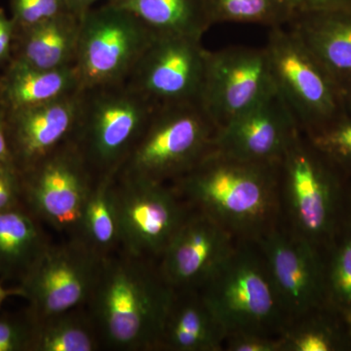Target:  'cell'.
Returning a JSON list of instances; mask_svg holds the SVG:
<instances>
[{
  "mask_svg": "<svg viewBox=\"0 0 351 351\" xmlns=\"http://www.w3.org/2000/svg\"><path fill=\"white\" fill-rule=\"evenodd\" d=\"M278 164L241 160L213 149L171 184L191 209L237 240L258 241L279 223Z\"/></svg>",
  "mask_w": 351,
  "mask_h": 351,
  "instance_id": "6da1fadb",
  "label": "cell"
},
{
  "mask_svg": "<svg viewBox=\"0 0 351 351\" xmlns=\"http://www.w3.org/2000/svg\"><path fill=\"white\" fill-rule=\"evenodd\" d=\"M174 290L157 261L119 250L104 258L86 308L101 348L157 351Z\"/></svg>",
  "mask_w": 351,
  "mask_h": 351,
  "instance_id": "7a4b0ae2",
  "label": "cell"
},
{
  "mask_svg": "<svg viewBox=\"0 0 351 351\" xmlns=\"http://www.w3.org/2000/svg\"><path fill=\"white\" fill-rule=\"evenodd\" d=\"M350 186L300 131L278 164L279 225L324 252L348 219Z\"/></svg>",
  "mask_w": 351,
  "mask_h": 351,
  "instance_id": "3957f363",
  "label": "cell"
},
{
  "mask_svg": "<svg viewBox=\"0 0 351 351\" xmlns=\"http://www.w3.org/2000/svg\"><path fill=\"white\" fill-rule=\"evenodd\" d=\"M156 108L127 83L80 90L69 141L96 180L119 172Z\"/></svg>",
  "mask_w": 351,
  "mask_h": 351,
  "instance_id": "277c9868",
  "label": "cell"
},
{
  "mask_svg": "<svg viewBox=\"0 0 351 351\" xmlns=\"http://www.w3.org/2000/svg\"><path fill=\"white\" fill-rule=\"evenodd\" d=\"M200 292L226 337L245 332L280 336L287 325L257 241L239 240Z\"/></svg>",
  "mask_w": 351,
  "mask_h": 351,
  "instance_id": "5b68a950",
  "label": "cell"
},
{
  "mask_svg": "<svg viewBox=\"0 0 351 351\" xmlns=\"http://www.w3.org/2000/svg\"><path fill=\"white\" fill-rule=\"evenodd\" d=\"M217 130L199 103L157 107L117 174L171 184L214 149Z\"/></svg>",
  "mask_w": 351,
  "mask_h": 351,
  "instance_id": "8992f818",
  "label": "cell"
},
{
  "mask_svg": "<svg viewBox=\"0 0 351 351\" xmlns=\"http://www.w3.org/2000/svg\"><path fill=\"white\" fill-rule=\"evenodd\" d=\"M265 50L277 93L304 133L317 130L343 112L339 83L295 32L272 27Z\"/></svg>",
  "mask_w": 351,
  "mask_h": 351,
  "instance_id": "52a82bcc",
  "label": "cell"
},
{
  "mask_svg": "<svg viewBox=\"0 0 351 351\" xmlns=\"http://www.w3.org/2000/svg\"><path fill=\"white\" fill-rule=\"evenodd\" d=\"M156 34L112 2L82 16L75 69L80 90L123 84Z\"/></svg>",
  "mask_w": 351,
  "mask_h": 351,
  "instance_id": "ba28073f",
  "label": "cell"
},
{
  "mask_svg": "<svg viewBox=\"0 0 351 351\" xmlns=\"http://www.w3.org/2000/svg\"><path fill=\"white\" fill-rule=\"evenodd\" d=\"M112 193L120 250L158 261L191 207L172 184L131 176L115 175Z\"/></svg>",
  "mask_w": 351,
  "mask_h": 351,
  "instance_id": "9c48e42d",
  "label": "cell"
},
{
  "mask_svg": "<svg viewBox=\"0 0 351 351\" xmlns=\"http://www.w3.org/2000/svg\"><path fill=\"white\" fill-rule=\"evenodd\" d=\"M51 243L17 287L34 320L86 306L104 257L75 237Z\"/></svg>",
  "mask_w": 351,
  "mask_h": 351,
  "instance_id": "30bf717a",
  "label": "cell"
},
{
  "mask_svg": "<svg viewBox=\"0 0 351 351\" xmlns=\"http://www.w3.org/2000/svg\"><path fill=\"white\" fill-rule=\"evenodd\" d=\"M23 202L44 225L75 237L96 178L69 141L22 172Z\"/></svg>",
  "mask_w": 351,
  "mask_h": 351,
  "instance_id": "8fae6325",
  "label": "cell"
},
{
  "mask_svg": "<svg viewBox=\"0 0 351 351\" xmlns=\"http://www.w3.org/2000/svg\"><path fill=\"white\" fill-rule=\"evenodd\" d=\"M276 92L265 47L207 50L199 104L217 128Z\"/></svg>",
  "mask_w": 351,
  "mask_h": 351,
  "instance_id": "7c38bea8",
  "label": "cell"
},
{
  "mask_svg": "<svg viewBox=\"0 0 351 351\" xmlns=\"http://www.w3.org/2000/svg\"><path fill=\"white\" fill-rule=\"evenodd\" d=\"M201 40L156 36L127 84L156 107L199 103L207 54Z\"/></svg>",
  "mask_w": 351,
  "mask_h": 351,
  "instance_id": "4fadbf2b",
  "label": "cell"
},
{
  "mask_svg": "<svg viewBox=\"0 0 351 351\" xmlns=\"http://www.w3.org/2000/svg\"><path fill=\"white\" fill-rule=\"evenodd\" d=\"M290 321L328 306L324 252L277 225L257 241Z\"/></svg>",
  "mask_w": 351,
  "mask_h": 351,
  "instance_id": "5bb4252c",
  "label": "cell"
},
{
  "mask_svg": "<svg viewBox=\"0 0 351 351\" xmlns=\"http://www.w3.org/2000/svg\"><path fill=\"white\" fill-rule=\"evenodd\" d=\"M237 241L213 219L191 208L157 265L173 290H200L230 257Z\"/></svg>",
  "mask_w": 351,
  "mask_h": 351,
  "instance_id": "9a60e30c",
  "label": "cell"
},
{
  "mask_svg": "<svg viewBox=\"0 0 351 351\" xmlns=\"http://www.w3.org/2000/svg\"><path fill=\"white\" fill-rule=\"evenodd\" d=\"M300 131L294 114L276 91L219 127L214 149L241 160L278 164Z\"/></svg>",
  "mask_w": 351,
  "mask_h": 351,
  "instance_id": "2e32d148",
  "label": "cell"
},
{
  "mask_svg": "<svg viewBox=\"0 0 351 351\" xmlns=\"http://www.w3.org/2000/svg\"><path fill=\"white\" fill-rule=\"evenodd\" d=\"M80 91L60 100L4 112L13 162L21 172L68 142L75 127Z\"/></svg>",
  "mask_w": 351,
  "mask_h": 351,
  "instance_id": "e0dca14e",
  "label": "cell"
},
{
  "mask_svg": "<svg viewBox=\"0 0 351 351\" xmlns=\"http://www.w3.org/2000/svg\"><path fill=\"white\" fill-rule=\"evenodd\" d=\"M226 338L200 290H174L158 350L223 351Z\"/></svg>",
  "mask_w": 351,
  "mask_h": 351,
  "instance_id": "ac0fdd59",
  "label": "cell"
},
{
  "mask_svg": "<svg viewBox=\"0 0 351 351\" xmlns=\"http://www.w3.org/2000/svg\"><path fill=\"white\" fill-rule=\"evenodd\" d=\"M290 29L339 86L351 80V7L295 14Z\"/></svg>",
  "mask_w": 351,
  "mask_h": 351,
  "instance_id": "d6986e66",
  "label": "cell"
},
{
  "mask_svg": "<svg viewBox=\"0 0 351 351\" xmlns=\"http://www.w3.org/2000/svg\"><path fill=\"white\" fill-rule=\"evenodd\" d=\"M80 91L75 66L43 69L11 59L0 77V108L4 112H15Z\"/></svg>",
  "mask_w": 351,
  "mask_h": 351,
  "instance_id": "ffe728a7",
  "label": "cell"
},
{
  "mask_svg": "<svg viewBox=\"0 0 351 351\" xmlns=\"http://www.w3.org/2000/svg\"><path fill=\"white\" fill-rule=\"evenodd\" d=\"M82 18L68 13L16 32L12 59L43 69L75 66Z\"/></svg>",
  "mask_w": 351,
  "mask_h": 351,
  "instance_id": "44dd1931",
  "label": "cell"
},
{
  "mask_svg": "<svg viewBox=\"0 0 351 351\" xmlns=\"http://www.w3.org/2000/svg\"><path fill=\"white\" fill-rule=\"evenodd\" d=\"M44 223L25 206L0 212V279L19 284L52 243Z\"/></svg>",
  "mask_w": 351,
  "mask_h": 351,
  "instance_id": "7402d4cb",
  "label": "cell"
},
{
  "mask_svg": "<svg viewBox=\"0 0 351 351\" xmlns=\"http://www.w3.org/2000/svg\"><path fill=\"white\" fill-rule=\"evenodd\" d=\"M156 36L202 39L212 22L209 0H112Z\"/></svg>",
  "mask_w": 351,
  "mask_h": 351,
  "instance_id": "603a6c76",
  "label": "cell"
},
{
  "mask_svg": "<svg viewBox=\"0 0 351 351\" xmlns=\"http://www.w3.org/2000/svg\"><path fill=\"white\" fill-rule=\"evenodd\" d=\"M280 338L282 351H351L348 321L329 306L290 321Z\"/></svg>",
  "mask_w": 351,
  "mask_h": 351,
  "instance_id": "cb8c5ba5",
  "label": "cell"
},
{
  "mask_svg": "<svg viewBox=\"0 0 351 351\" xmlns=\"http://www.w3.org/2000/svg\"><path fill=\"white\" fill-rule=\"evenodd\" d=\"M99 350L100 337L86 306L36 320L32 351Z\"/></svg>",
  "mask_w": 351,
  "mask_h": 351,
  "instance_id": "d4e9b609",
  "label": "cell"
},
{
  "mask_svg": "<svg viewBox=\"0 0 351 351\" xmlns=\"http://www.w3.org/2000/svg\"><path fill=\"white\" fill-rule=\"evenodd\" d=\"M113 177L96 180L83 208L75 237L106 258L120 249L119 219L113 202Z\"/></svg>",
  "mask_w": 351,
  "mask_h": 351,
  "instance_id": "484cf974",
  "label": "cell"
},
{
  "mask_svg": "<svg viewBox=\"0 0 351 351\" xmlns=\"http://www.w3.org/2000/svg\"><path fill=\"white\" fill-rule=\"evenodd\" d=\"M327 304L348 321L351 313V219L324 251Z\"/></svg>",
  "mask_w": 351,
  "mask_h": 351,
  "instance_id": "4316f807",
  "label": "cell"
},
{
  "mask_svg": "<svg viewBox=\"0 0 351 351\" xmlns=\"http://www.w3.org/2000/svg\"><path fill=\"white\" fill-rule=\"evenodd\" d=\"M213 25L241 23L272 27L289 24L295 12L291 0H209Z\"/></svg>",
  "mask_w": 351,
  "mask_h": 351,
  "instance_id": "83f0119b",
  "label": "cell"
},
{
  "mask_svg": "<svg viewBox=\"0 0 351 351\" xmlns=\"http://www.w3.org/2000/svg\"><path fill=\"white\" fill-rule=\"evenodd\" d=\"M304 134L314 147L351 181V115L343 112L326 125Z\"/></svg>",
  "mask_w": 351,
  "mask_h": 351,
  "instance_id": "f1b7e54d",
  "label": "cell"
},
{
  "mask_svg": "<svg viewBox=\"0 0 351 351\" xmlns=\"http://www.w3.org/2000/svg\"><path fill=\"white\" fill-rule=\"evenodd\" d=\"M11 9L16 32L73 13L66 0H11Z\"/></svg>",
  "mask_w": 351,
  "mask_h": 351,
  "instance_id": "f546056e",
  "label": "cell"
},
{
  "mask_svg": "<svg viewBox=\"0 0 351 351\" xmlns=\"http://www.w3.org/2000/svg\"><path fill=\"white\" fill-rule=\"evenodd\" d=\"M36 320L27 308L0 316V351H32Z\"/></svg>",
  "mask_w": 351,
  "mask_h": 351,
  "instance_id": "4dcf8cb0",
  "label": "cell"
},
{
  "mask_svg": "<svg viewBox=\"0 0 351 351\" xmlns=\"http://www.w3.org/2000/svg\"><path fill=\"white\" fill-rule=\"evenodd\" d=\"M25 206L22 172L13 160H0V212Z\"/></svg>",
  "mask_w": 351,
  "mask_h": 351,
  "instance_id": "1f68e13d",
  "label": "cell"
},
{
  "mask_svg": "<svg viewBox=\"0 0 351 351\" xmlns=\"http://www.w3.org/2000/svg\"><path fill=\"white\" fill-rule=\"evenodd\" d=\"M225 351H282L280 336L245 332L226 337Z\"/></svg>",
  "mask_w": 351,
  "mask_h": 351,
  "instance_id": "d6a6232c",
  "label": "cell"
},
{
  "mask_svg": "<svg viewBox=\"0 0 351 351\" xmlns=\"http://www.w3.org/2000/svg\"><path fill=\"white\" fill-rule=\"evenodd\" d=\"M16 25L12 18H8L0 8V64L12 59Z\"/></svg>",
  "mask_w": 351,
  "mask_h": 351,
  "instance_id": "836d02e7",
  "label": "cell"
},
{
  "mask_svg": "<svg viewBox=\"0 0 351 351\" xmlns=\"http://www.w3.org/2000/svg\"><path fill=\"white\" fill-rule=\"evenodd\" d=\"M295 14L351 7V0H291Z\"/></svg>",
  "mask_w": 351,
  "mask_h": 351,
  "instance_id": "e575fe53",
  "label": "cell"
},
{
  "mask_svg": "<svg viewBox=\"0 0 351 351\" xmlns=\"http://www.w3.org/2000/svg\"><path fill=\"white\" fill-rule=\"evenodd\" d=\"M0 160H12L7 138L5 115L0 108Z\"/></svg>",
  "mask_w": 351,
  "mask_h": 351,
  "instance_id": "d590c367",
  "label": "cell"
},
{
  "mask_svg": "<svg viewBox=\"0 0 351 351\" xmlns=\"http://www.w3.org/2000/svg\"><path fill=\"white\" fill-rule=\"evenodd\" d=\"M66 1L71 12L80 16V17H82L87 11L93 8V5L96 2L100 1V0H66ZM107 1L110 2L112 0H107Z\"/></svg>",
  "mask_w": 351,
  "mask_h": 351,
  "instance_id": "8d00e7d4",
  "label": "cell"
},
{
  "mask_svg": "<svg viewBox=\"0 0 351 351\" xmlns=\"http://www.w3.org/2000/svg\"><path fill=\"white\" fill-rule=\"evenodd\" d=\"M343 112L351 115V80L341 86Z\"/></svg>",
  "mask_w": 351,
  "mask_h": 351,
  "instance_id": "74e56055",
  "label": "cell"
},
{
  "mask_svg": "<svg viewBox=\"0 0 351 351\" xmlns=\"http://www.w3.org/2000/svg\"><path fill=\"white\" fill-rule=\"evenodd\" d=\"M21 293L17 286L15 287L6 288L0 282V307L8 298L20 297Z\"/></svg>",
  "mask_w": 351,
  "mask_h": 351,
  "instance_id": "f35d334b",
  "label": "cell"
},
{
  "mask_svg": "<svg viewBox=\"0 0 351 351\" xmlns=\"http://www.w3.org/2000/svg\"><path fill=\"white\" fill-rule=\"evenodd\" d=\"M348 331H350V337H351V313L348 317Z\"/></svg>",
  "mask_w": 351,
  "mask_h": 351,
  "instance_id": "ab89813d",
  "label": "cell"
},
{
  "mask_svg": "<svg viewBox=\"0 0 351 351\" xmlns=\"http://www.w3.org/2000/svg\"><path fill=\"white\" fill-rule=\"evenodd\" d=\"M348 218L351 219V186H350V214H348Z\"/></svg>",
  "mask_w": 351,
  "mask_h": 351,
  "instance_id": "60d3db41",
  "label": "cell"
}]
</instances>
